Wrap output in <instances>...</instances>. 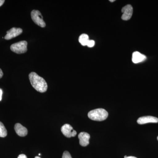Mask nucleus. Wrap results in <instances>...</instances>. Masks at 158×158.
<instances>
[{
	"label": "nucleus",
	"instance_id": "393cba45",
	"mask_svg": "<svg viewBox=\"0 0 158 158\" xmlns=\"http://www.w3.org/2000/svg\"><path fill=\"white\" fill-rule=\"evenodd\" d=\"M157 140H158V136L157 137Z\"/></svg>",
	"mask_w": 158,
	"mask_h": 158
},
{
	"label": "nucleus",
	"instance_id": "6e6552de",
	"mask_svg": "<svg viewBox=\"0 0 158 158\" xmlns=\"http://www.w3.org/2000/svg\"><path fill=\"white\" fill-rule=\"evenodd\" d=\"M137 122L139 124H146L148 123H157L158 118L152 116H144L138 118Z\"/></svg>",
	"mask_w": 158,
	"mask_h": 158
},
{
	"label": "nucleus",
	"instance_id": "f3484780",
	"mask_svg": "<svg viewBox=\"0 0 158 158\" xmlns=\"http://www.w3.org/2000/svg\"><path fill=\"white\" fill-rule=\"evenodd\" d=\"M3 91L2 89L0 88V101L2 100V96Z\"/></svg>",
	"mask_w": 158,
	"mask_h": 158
},
{
	"label": "nucleus",
	"instance_id": "0eeeda50",
	"mask_svg": "<svg viewBox=\"0 0 158 158\" xmlns=\"http://www.w3.org/2000/svg\"><path fill=\"white\" fill-rule=\"evenodd\" d=\"M22 32V29L20 28H12L9 31H7V34L5 37V39L7 40H11L20 35Z\"/></svg>",
	"mask_w": 158,
	"mask_h": 158
},
{
	"label": "nucleus",
	"instance_id": "2eb2a0df",
	"mask_svg": "<svg viewBox=\"0 0 158 158\" xmlns=\"http://www.w3.org/2000/svg\"><path fill=\"white\" fill-rule=\"evenodd\" d=\"M95 44V42L94 40H89L88 41L87 46L89 48H92L94 46Z\"/></svg>",
	"mask_w": 158,
	"mask_h": 158
},
{
	"label": "nucleus",
	"instance_id": "a211bd4d",
	"mask_svg": "<svg viewBox=\"0 0 158 158\" xmlns=\"http://www.w3.org/2000/svg\"><path fill=\"white\" fill-rule=\"evenodd\" d=\"M3 76V73L2 69H0V79Z\"/></svg>",
	"mask_w": 158,
	"mask_h": 158
},
{
	"label": "nucleus",
	"instance_id": "423d86ee",
	"mask_svg": "<svg viewBox=\"0 0 158 158\" xmlns=\"http://www.w3.org/2000/svg\"><path fill=\"white\" fill-rule=\"evenodd\" d=\"M122 19L123 20H129L132 16L133 9L132 6L130 5H127L125 6L122 9Z\"/></svg>",
	"mask_w": 158,
	"mask_h": 158
},
{
	"label": "nucleus",
	"instance_id": "7ed1b4c3",
	"mask_svg": "<svg viewBox=\"0 0 158 158\" xmlns=\"http://www.w3.org/2000/svg\"><path fill=\"white\" fill-rule=\"evenodd\" d=\"M27 42L25 40L13 44L11 46V50L12 52L17 54H23L27 51Z\"/></svg>",
	"mask_w": 158,
	"mask_h": 158
},
{
	"label": "nucleus",
	"instance_id": "f257e3e1",
	"mask_svg": "<svg viewBox=\"0 0 158 158\" xmlns=\"http://www.w3.org/2000/svg\"><path fill=\"white\" fill-rule=\"evenodd\" d=\"M29 77L31 85L35 90L40 93H44L47 91L48 85L44 78L35 72H31L29 74Z\"/></svg>",
	"mask_w": 158,
	"mask_h": 158
},
{
	"label": "nucleus",
	"instance_id": "9d476101",
	"mask_svg": "<svg viewBox=\"0 0 158 158\" xmlns=\"http://www.w3.org/2000/svg\"><path fill=\"white\" fill-rule=\"evenodd\" d=\"M14 129L16 134L20 137H25L27 135L28 131L27 129L19 123L15 124Z\"/></svg>",
	"mask_w": 158,
	"mask_h": 158
},
{
	"label": "nucleus",
	"instance_id": "9b49d317",
	"mask_svg": "<svg viewBox=\"0 0 158 158\" xmlns=\"http://www.w3.org/2000/svg\"><path fill=\"white\" fill-rule=\"evenodd\" d=\"M146 59V57L143 54L138 52H134L132 55V62L134 63H138L143 62Z\"/></svg>",
	"mask_w": 158,
	"mask_h": 158
},
{
	"label": "nucleus",
	"instance_id": "4be33fe9",
	"mask_svg": "<svg viewBox=\"0 0 158 158\" xmlns=\"http://www.w3.org/2000/svg\"><path fill=\"white\" fill-rule=\"evenodd\" d=\"M35 158H41L39 156H36L35 157Z\"/></svg>",
	"mask_w": 158,
	"mask_h": 158
},
{
	"label": "nucleus",
	"instance_id": "f8f14e48",
	"mask_svg": "<svg viewBox=\"0 0 158 158\" xmlns=\"http://www.w3.org/2000/svg\"><path fill=\"white\" fill-rule=\"evenodd\" d=\"M89 40V37L86 34H81L79 38V42L83 46H87Z\"/></svg>",
	"mask_w": 158,
	"mask_h": 158
},
{
	"label": "nucleus",
	"instance_id": "39448f33",
	"mask_svg": "<svg viewBox=\"0 0 158 158\" xmlns=\"http://www.w3.org/2000/svg\"><path fill=\"white\" fill-rule=\"evenodd\" d=\"M61 131L63 135L67 138L75 137L77 134L76 131L74 130L72 127L69 124H65L62 126Z\"/></svg>",
	"mask_w": 158,
	"mask_h": 158
},
{
	"label": "nucleus",
	"instance_id": "412c9836",
	"mask_svg": "<svg viewBox=\"0 0 158 158\" xmlns=\"http://www.w3.org/2000/svg\"><path fill=\"white\" fill-rule=\"evenodd\" d=\"M115 0H113V1H111V0H110V2H115Z\"/></svg>",
	"mask_w": 158,
	"mask_h": 158
},
{
	"label": "nucleus",
	"instance_id": "b1692460",
	"mask_svg": "<svg viewBox=\"0 0 158 158\" xmlns=\"http://www.w3.org/2000/svg\"><path fill=\"white\" fill-rule=\"evenodd\" d=\"M40 154H39V156H40Z\"/></svg>",
	"mask_w": 158,
	"mask_h": 158
},
{
	"label": "nucleus",
	"instance_id": "20e7f679",
	"mask_svg": "<svg viewBox=\"0 0 158 158\" xmlns=\"http://www.w3.org/2000/svg\"><path fill=\"white\" fill-rule=\"evenodd\" d=\"M31 17L35 24L41 27H45V23L43 19L42 15L40 11L38 10H33L31 12Z\"/></svg>",
	"mask_w": 158,
	"mask_h": 158
},
{
	"label": "nucleus",
	"instance_id": "f03ea898",
	"mask_svg": "<svg viewBox=\"0 0 158 158\" xmlns=\"http://www.w3.org/2000/svg\"><path fill=\"white\" fill-rule=\"evenodd\" d=\"M88 116L91 120L103 121L107 118L108 113L104 109L99 108L90 111L88 113Z\"/></svg>",
	"mask_w": 158,
	"mask_h": 158
},
{
	"label": "nucleus",
	"instance_id": "1a4fd4ad",
	"mask_svg": "<svg viewBox=\"0 0 158 158\" xmlns=\"http://www.w3.org/2000/svg\"><path fill=\"white\" fill-rule=\"evenodd\" d=\"M79 141H80V145L83 147L87 146L89 144V139L90 135L88 133L82 132L79 134L78 135Z\"/></svg>",
	"mask_w": 158,
	"mask_h": 158
},
{
	"label": "nucleus",
	"instance_id": "aec40b11",
	"mask_svg": "<svg viewBox=\"0 0 158 158\" xmlns=\"http://www.w3.org/2000/svg\"><path fill=\"white\" fill-rule=\"evenodd\" d=\"M126 158H137L135 156H127Z\"/></svg>",
	"mask_w": 158,
	"mask_h": 158
},
{
	"label": "nucleus",
	"instance_id": "dca6fc26",
	"mask_svg": "<svg viewBox=\"0 0 158 158\" xmlns=\"http://www.w3.org/2000/svg\"><path fill=\"white\" fill-rule=\"evenodd\" d=\"M18 158H27V156L24 154H20L18 157Z\"/></svg>",
	"mask_w": 158,
	"mask_h": 158
},
{
	"label": "nucleus",
	"instance_id": "4468645a",
	"mask_svg": "<svg viewBox=\"0 0 158 158\" xmlns=\"http://www.w3.org/2000/svg\"><path fill=\"white\" fill-rule=\"evenodd\" d=\"M62 158H72L71 156L68 151H65L63 153Z\"/></svg>",
	"mask_w": 158,
	"mask_h": 158
},
{
	"label": "nucleus",
	"instance_id": "ddd939ff",
	"mask_svg": "<svg viewBox=\"0 0 158 158\" xmlns=\"http://www.w3.org/2000/svg\"><path fill=\"white\" fill-rule=\"evenodd\" d=\"M7 135V131L2 123L0 122V137L4 138Z\"/></svg>",
	"mask_w": 158,
	"mask_h": 158
},
{
	"label": "nucleus",
	"instance_id": "5701e85b",
	"mask_svg": "<svg viewBox=\"0 0 158 158\" xmlns=\"http://www.w3.org/2000/svg\"><path fill=\"white\" fill-rule=\"evenodd\" d=\"M127 157V156H124V158H126Z\"/></svg>",
	"mask_w": 158,
	"mask_h": 158
},
{
	"label": "nucleus",
	"instance_id": "6ab92c4d",
	"mask_svg": "<svg viewBox=\"0 0 158 158\" xmlns=\"http://www.w3.org/2000/svg\"><path fill=\"white\" fill-rule=\"evenodd\" d=\"M5 2V1L4 0H0V7L2 6Z\"/></svg>",
	"mask_w": 158,
	"mask_h": 158
}]
</instances>
